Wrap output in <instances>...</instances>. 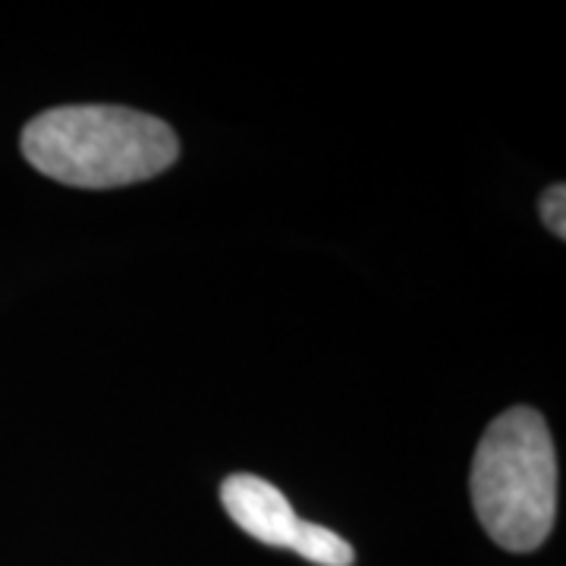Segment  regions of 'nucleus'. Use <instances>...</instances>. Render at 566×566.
<instances>
[{
  "mask_svg": "<svg viewBox=\"0 0 566 566\" xmlns=\"http://www.w3.org/2000/svg\"><path fill=\"white\" fill-rule=\"evenodd\" d=\"M39 174L76 189H117L164 174L180 158L177 133L158 117L114 104L51 107L22 129Z\"/></svg>",
  "mask_w": 566,
  "mask_h": 566,
  "instance_id": "obj_1",
  "label": "nucleus"
},
{
  "mask_svg": "<svg viewBox=\"0 0 566 566\" xmlns=\"http://www.w3.org/2000/svg\"><path fill=\"white\" fill-rule=\"evenodd\" d=\"M469 491L494 545L510 554L545 545L557 516V453L538 409L513 406L488 424Z\"/></svg>",
  "mask_w": 566,
  "mask_h": 566,
  "instance_id": "obj_2",
  "label": "nucleus"
},
{
  "mask_svg": "<svg viewBox=\"0 0 566 566\" xmlns=\"http://www.w3.org/2000/svg\"><path fill=\"white\" fill-rule=\"evenodd\" d=\"M221 504L227 516L249 538L268 547H286L318 566H353L356 551L331 528L305 523L283 497L281 488L252 472H237L221 485Z\"/></svg>",
  "mask_w": 566,
  "mask_h": 566,
  "instance_id": "obj_3",
  "label": "nucleus"
},
{
  "mask_svg": "<svg viewBox=\"0 0 566 566\" xmlns=\"http://www.w3.org/2000/svg\"><path fill=\"white\" fill-rule=\"evenodd\" d=\"M566 186L564 182H557V186H551L545 189V196H542V218H545V227L554 233V237H566Z\"/></svg>",
  "mask_w": 566,
  "mask_h": 566,
  "instance_id": "obj_4",
  "label": "nucleus"
}]
</instances>
